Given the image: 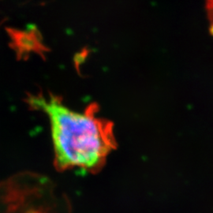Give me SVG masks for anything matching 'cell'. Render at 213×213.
<instances>
[{
    "instance_id": "cell-1",
    "label": "cell",
    "mask_w": 213,
    "mask_h": 213,
    "mask_svg": "<svg viewBox=\"0 0 213 213\" xmlns=\"http://www.w3.org/2000/svg\"><path fill=\"white\" fill-rule=\"evenodd\" d=\"M32 109L40 111L50 122L55 165L60 171L80 168L97 172L116 149L113 123L99 117V107L92 103L83 112L67 108L59 96L29 94L25 99Z\"/></svg>"
},
{
    "instance_id": "cell-2",
    "label": "cell",
    "mask_w": 213,
    "mask_h": 213,
    "mask_svg": "<svg viewBox=\"0 0 213 213\" xmlns=\"http://www.w3.org/2000/svg\"><path fill=\"white\" fill-rule=\"evenodd\" d=\"M0 213H71V208L50 179L22 172L0 183Z\"/></svg>"
},
{
    "instance_id": "cell-3",
    "label": "cell",
    "mask_w": 213,
    "mask_h": 213,
    "mask_svg": "<svg viewBox=\"0 0 213 213\" xmlns=\"http://www.w3.org/2000/svg\"><path fill=\"white\" fill-rule=\"evenodd\" d=\"M206 10L208 18L213 25V0H206Z\"/></svg>"
},
{
    "instance_id": "cell-4",
    "label": "cell",
    "mask_w": 213,
    "mask_h": 213,
    "mask_svg": "<svg viewBox=\"0 0 213 213\" xmlns=\"http://www.w3.org/2000/svg\"><path fill=\"white\" fill-rule=\"evenodd\" d=\"M210 31H211L212 34L213 35V25H212V27H211V29H210Z\"/></svg>"
}]
</instances>
